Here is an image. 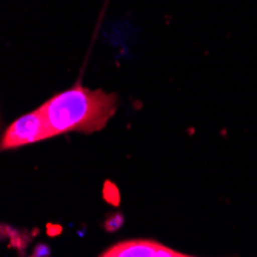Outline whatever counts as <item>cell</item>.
Masks as SVG:
<instances>
[{
  "mask_svg": "<svg viewBox=\"0 0 257 257\" xmlns=\"http://www.w3.org/2000/svg\"><path fill=\"white\" fill-rule=\"evenodd\" d=\"M102 257H186L188 254L179 252L154 240H125L108 248Z\"/></svg>",
  "mask_w": 257,
  "mask_h": 257,
  "instance_id": "3",
  "label": "cell"
},
{
  "mask_svg": "<svg viewBox=\"0 0 257 257\" xmlns=\"http://www.w3.org/2000/svg\"><path fill=\"white\" fill-rule=\"evenodd\" d=\"M123 223V216L122 214H117V216H112L106 220L105 226H106V231H115L119 226H122Z\"/></svg>",
  "mask_w": 257,
  "mask_h": 257,
  "instance_id": "5",
  "label": "cell"
},
{
  "mask_svg": "<svg viewBox=\"0 0 257 257\" xmlns=\"http://www.w3.org/2000/svg\"><path fill=\"white\" fill-rule=\"evenodd\" d=\"M105 199L112 203V205H117L119 200H120V194L117 191V188L111 183V182H106L105 183Z\"/></svg>",
  "mask_w": 257,
  "mask_h": 257,
  "instance_id": "4",
  "label": "cell"
},
{
  "mask_svg": "<svg viewBox=\"0 0 257 257\" xmlns=\"http://www.w3.org/2000/svg\"><path fill=\"white\" fill-rule=\"evenodd\" d=\"M51 131L46 122V117L43 111L39 108L33 112H28L22 115L17 120H14L2 136V144L0 148L5 150H14L30 144H37L40 140L50 139Z\"/></svg>",
  "mask_w": 257,
  "mask_h": 257,
  "instance_id": "2",
  "label": "cell"
},
{
  "mask_svg": "<svg viewBox=\"0 0 257 257\" xmlns=\"http://www.w3.org/2000/svg\"><path fill=\"white\" fill-rule=\"evenodd\" d=\"M117 103L119 97L115 94L77 85L46 100L40 109L54 137L73 131L96 133L103 130L117 109Z\"/></svg>",
  "mask_w": 257,
  "mask_h": 257,
  "instance_id": "1",
  "label": "cell"
},
{
  "mask_svg": "<svg viewBox=\"0 0 257 257\" xmlns=\"http://www.w3.org/2000/svg\"><path fill=\"white\" fill-rule=\"evenodd\" d=\"M50 249L46 245H37L36 249H34V255H48Z\"/></svg>",
  "mask_w": 257,
  "mask_h": 257,
  "instance_id": "6",
  "label": "cell"
}]
</instances>
